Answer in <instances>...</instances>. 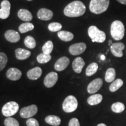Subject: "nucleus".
<instances>
[{"mask_svg":"<svg viewBox=\"0 0 126 126\" xmlns=\"http://www.w3.org/2000/svg\"><path fill=\"white\" fill-rule=\"evenodd\" d=\"M85 11L86 7L83 2L79 1H75L66 6L64 9V14L68 17L74 18L83 15Z\"/></svg>","mask_w":126,"mask_h":126,"instance_id":"nucleus-1","label":"nucleus"},{"mask_svg":"<svg viewBox=\"0 0 126 126\" xmlns=\"http://www.w3.org/2000/svg\"><path fill=\"white\" fill-rule=\"evenodd\" d=\"M109 4V0H91L89 10L94 14H102L108 9Z\"/></svg>","mask_w":126,"mask_h":126,"instance_id":"nucleus-2","label":"nucleus"},{"mask_svg":"<svg viewBox=\"0 0 126 126\" xmlns=\"http://www.w3.org/2000/svg\"><path fill=\"white\" fill-rule=\"evenodd\" d=\"M125 28L122 22L115 20L111 23L110 27V34L115 40H120L124 37Z\"/></svg>","mask_w":126,"mask_h":126,"instance_id":"nucleus-3","label":"nucleus"},{"mask_svg":"<svg viewBox=\"0 0 126 126\" xmlns=\"http://www.w3.org/2000/svg\"><path fill=\"white\" fill-rule=\"evenodd\" d=\"M88 35L92 39V42L103 43L106 40V34L103 31H100L96 26H91L88 29Z\"/></svg>","mask_w":126,"mask_h":126,"instance_id":"nucleus-4","label":"nucleus"},{"mask_svg":"<svg viewBox=\"0 0 126 126\" xmlns=\"http://www.w3.org/2000/svg\"><path fill=\"white\" fill-rule=\"evenodd\" d=\"M78 100L73 95L67 96L63 103V109L66 113H71L74 111L78 108Z\"/></svg>","mask_w":126,"mask_h":126,"instance_id":"nucleus-5","label":"nucleus"},{"mask_svg":"<svg viewBox=\"0 0 126 126\" xmlns=\"http://www.w3.org/2000/svg\"><path fill=\"white\" fill-rule=\"evenodd\" d=\"M19 105L16 102L12 101L5 104L2 108V114L5 117H11L15 114L19 110Z\"/></svg>","mask_w":126,"mask_h":126,"instance_id":"nucleus-6","label":"nucleus"},{"mask_svg":"<svg viewBox=\"0 0 126 126\" xmlns=\"http://www.w3.org/2000/svg\"><path fill=\"white\" fill-rule=\"evenodd\" d=\"M37 107L35 105L23 108L20 111V116L24 119H29L34 116L37 112Z\"/></svg>","mask_w":126,"mask_h":126,"instance_id":"nucleus-7","label":"nucleus"},{"mask_svg":"<svg viewBox=\"0 0 126 126\" xmlns=\"http://www.w3.org/2000/svg\"><path fill=\"white\" fill-rule=\"evenodd\" d=\"M86 45L84 43H78L71 46L69 48V52L73 56H78L85 51Z\"/></svg>","mask_w":126,"mask_h":126,"instance_id":"nucleus-8","label":"nucleus"},{"mask_svg":"<svg viewBox=\"0 0 126 126\" xmlns=\"http://www.w3.org/2000/svg\"><path fill=\"white\" fill-rule=\"evenodd\" d=\"M103 85V81L101 78H96L93 80L88 85L87 91L89 94H94L97 92Z\"/></svg>","mask_w":126,"mask_h":126,"instance_id":"nucleus-9","label":"nucleus"},{"mask_svg":"<svg viewBox=\"0 0 126 126\" xmlns=\"http://www.w3.org/2000/svg\"><path fill=\"white\" fill-rule=\"evenodd\" d=\"M1 8L0 9V18L5 19L9 17L10 14L11 4L8 0H4L1 4Z\"/></svg>","mask_w":126,"mask_h":126,"instance_id":"nucleus-10","label":"nucleus"},{"mask_svg":"<svg viewBox=\"0 0 126 126\" xmlns=\"http://www.w3.org/2000/svg\"><path fill=\"white\" fill-rule=\"evenodd\" d=\"M125 46L123 43H113L110 46V50L113 55L116 57H122L123 56V50H124Z\"/></svg>","mask_w":126,"mask_h":126,"instance_id":"nucleus-11","label":"nucleus"},{"mask_svg":"<svg viewBox=\"0 0 126 126\" xmlns=\"http://www.w3.org/2000/svg\"><path fill=\"white\" fill-rule=\"evenodd\" d=\"M58 80V74L55 72H51L45 77L44 84L47 88H51L56 84Z\"/></svg>","mask_w":126,"mask_h":126,"instance_id":"nucleus-12","label":"nucleus"},{"mask_svg":"<svg viewBox=\"0 0 126 126\" xmlns=\"http://www.w3.org/2000/svg\"><path fill=\"white\" fill-rule=\"evenodd\" d=\"M69 64L70 59L67 57H62L55 63L54 68L57 71H62L68 67Z\"/></svg>","mask_w":126,"mask_h":126,"instance_id":"nucleus-13","label":"nucleus"},{"mask_svg":"<svg viewBox=\"0 0 126 126\" xmlns=\"http://www.w3.org/2000/svg\"><path fill=\"white\" fill-rule=\"evenodd\" d=\"M37 18L42 20H49L53 16V13L50 9L46 8H41L39 9L37 14Z\"/></svg>","mask_w":126,"mask_h":126,"instance_id":"nucleus-14","label":"nucleus"},{"mask_svg":"<svg viewBox=\"0 0 126 126\" xmlns=\"http://www.w3.org/2000/svg\"><path fill=\"white\" fill-rule=\"evenodd\" d=\"M7 77L11 81H18L22 77V72L19 69L11 68L7 72Z\"/></svg>","mask_w":126,"mask_h":126,"instance_id":"nucleus-15","label":"nucleus"},{"mask_svg":"<svg viewBox=\"0 0 126 126\" xmlns=\"http://www.w3.org/2000/svg\"><path fill=\"white\" fill-rule=\"evenodd\" d=\"M5 37L9 42L16 43L20 40V35L18 32L14 30H8L5 33Z\"/></svg>","mask_w":126,"mask_h":126,"instance_id":"nucleus-16","label":"nucleus"},{"mask_svg":"<svg viewBox=\"0 0 126 126\" xmlns=\"http://www.w3.org/2000/svg\"><path fill=\"white\" fill-rule=\"evenodd\" d=\"M85 65V63L84 60H83L82 58L78 57H77L72 62V68L73 70L76 72V73L79 74L81 73L82 68Z\"/></svg>","mask_w":126,"mask_h":126,"instance_id":"nucleus-17","label":"nucleus"},{"mask_svg":"<svg viewBox=\"0 0 126 126\" xmlns=\"http://www.w3.org/2000/svg\"><path fill=\"white\" fill-rule=\"evenodd\" d=\"M42 74V70L40 67H36L29 70L27 72L28 78L31 80H36L40 78Z\"/></svg>","mask_w":126,"mask_h":126,"instance_id":"nucleus-18","label":"nucleus"},{"mask_svg":"<svg viewBox=\"0 0 126 126\" xmlns=\"http://www.w3.org/2000/svg\"><path fill=\"white\" fill-rule=\"evenodd\" d=\"M31 55V51L24 48H19L15 50V56L18 60H24L28 59Z\"/></svg>","mask_w":126,"mask_h":126,"instance_id":"nucleus-19","label":"nucleus"},{"mask_svg":"<svg viewBox=\"0 0 126 126\" xmlns=\"http://www.w3.org/2000/svg\"><path fill=\"white\" fill-rule=\"evenodd\" d=\"M18 16L20 20L25 22H30L33 19V16L31 12L27 9H21L19 11Z\"/></svg>","mask_w":126,"mask_h":126,"instance_id":"nucleus-20","label":"nucleus"},{"mask_svg":"<svg viewBox=\"0 0 126 126\" xmlns=\"http://www.w3.org/2000/svg\"><path fill=\"white\" fill-rule=\"evenodd\" d=\"M103 100V96L100 94H92L88 97L87 102L89 105L94 106V105H98Z\"/></svg>","mask_w":126,"mask_h":126,"instance_id":"nucleus-21","label":"nucleus"},{"mask_svg":"<svg viewBox=\"0 0 126 126\" xmlns=\"http://www.w3.org/2000/svg\"><path fill=\"white\" fill-rule=\"evenodd\" d=\"M57 35L59 38L64 42H70L74 39V34L70 32L60 31L58 32Z\"/></svg>","mask_w":126,"mask_h":126,"instance_id":"nucleus-22","label":"nucleus"},{"mask_svg":"<svg viewBox=\"0 0 126 126\" xmlns=\"http://www.w3.org/2000/svg\"><path fill=\"white\" fill-rule=\"evenodd\" d=\"M45 122L47 124L53 126H58L61 123L60 118L57 116L50 115L45 118Z\"/></svg>","mask_w":126,"mask_h":126,"instance_id":"nucleus-23","label":"nucleus"},{"mask_svg":"<svg viewBox=\"0 0 126 126\" xmlns=\"http://www.w3.org/2000/svg\"><path fill=\"white\" fill-rule=\"evenodd\" d=\"M116 77V71L113 68H109L107 70L105 74V81L107 82H112L114 81Z\"/></svg>","mask_w":126,"mask_h":126,"instance_id":"nucleus-24","label":"nucleus"},{"mask_svg":"<svg viewBox=\"0 0 126 126\" xmlns=\"http://www.w3.org/2000/svg\"><path fill=\"white\" fill-rule=\"evenodd\" d=\"M123 85V81L121 79H117L111 82L109 86V90L110 92H114L117 90H119Z\"/></svg>","mask_w":126,"mask_h":126,"instance_id":"nucleus-25","label":"nucleus"},{"mask_svg":"<svg viewBox=\"0 0 126 126\" xmlns=\"http://www.w3.org/2000/svg\"><path fill=\"white\" fill-rule=\"evenodd\" d=\"M97 69H98V65L97 63H92L86 68L85 71L86 75L88 77L92 76L97 72Z\"/></svg>","mask_w":126,"mask_h":126,"instance_id":"nucleus-26","label":"nucleus"},{"mask_svg":"<svg viewBox=\"0 0 126 126\" xmlns=\"http://www.w3.org/2000/svg\"><path fill=\"white\" fill-rule=\"evenodd\" d=\"M111 110L116 113H122L125 109V106L122 102H115L111 106Z\"/></svg>","mask_w":126,"mask_h":126,"instance_id":"nucleus-27","label":"nucleus"},{"mask_svg":"<svg viewBox=\"0 0 126 126\" xmlns=\"http://www.w3.org/2000/svg\"><path fill=\"white\" fill-rule=\"evenodd\" d=\"M34 29V25L32 23L27 22L21 24L19 27V31L21 33L28 32L29 31H32Z\"/></svg>","mask_w":126,"mask_h":126,"instance_id":"nucleus-28","label":"nucleus"},{"mask_svg":"<svg viewBox=\"0 0 126 126\" xmlns=\"http://www.w3.org/2000/svg\"><path fill=\"white\" fill-rule=\"evenodd\" d=\"M24 43L25 45L29 48H34L36 46L35 39L31 36H28L25 37Z\"/></svg>","mask_w":126,"mask_h":126,"instance_id":"nucleus-29","label":"nucleus"},{"mask_svg":"<svg viewBox=\"0 0 126 126\" xmlns=\"http://www.w3.org/2000/svg\"><path fill=\"white\" fill-rule=\"evenodd\" d=\"M51 59L50 54H46L45 53H40L37 57V61L40 64H45L48 63Z\"/></svg>","mask_w":126,"mask_h":126,"instance_id":"nucleus-30","label":"nucleus"},{"mask_svg":"<svg viewBox=\"0 0 126 126\" xmlns=\"http://www.w3.org/2000/svg\"><path fill=\"white\" fill-rule=\"evenodd\" d=\"M53 49V43L51 41H47L42 47L43 53L46 54H50Z\"/></svg>","mask_w":126,"mask_h":126,"instance_id":"nucleus-31","label":"nucleus"},{"mask_svg":"<svg viewBox=\"0 0 126 126\" xmlns=\"http://www.w3.org/2000/svg\"><path fill=\"white\" fill-rule=\"evenodd\" d=\"M8 62L7 55L2 52H0V71L5 67Z\"/></svg>","mask_w":126,"mask_h":126,"instance_id":"nucleus-32","label":"nucleus"},{"mask_svg":"<svg viewBox=\"0 0 126 126\" xmlns=\"http://www.w3.org/2000/svg\"><path fill=\"white\" fill-rule=\"evenodd\" d=\"M61 28H62V25L58 22H52L50 23L48 26V30L53 32L60 31Z\"/></svg>","mask_w":126,"mask_h":126,"instance_id":"nucleus-33","label":"nucleus"},{"mask_svg":"<svg viewBox=\"0 0 126 126\" xmlns=\"http://www.w3.org/2000/svg\"><path fill=\"white\" fill-rule=\"evenodd\" d=\"M4 125L5 126H19V124L15 119L8 117L5 120Z\"/></svg>","mask_w":126,"mask_h":126,"instance_id":"nucleus-34","label":"nucleus"},{"mask_svg":"<svg viewBox=\"0 0 126 126\" xmlns=\"http://www.w3.org/2000/svg\"><path fill=\"white\" fill-rule=\"evenodd\" d=\"M26 123L28 126H39V122L34 118H29L27 120Z\"/></svg>","mask_w":126,"mask_h":126,"instance_id":"nucleus-35","label":"nucleus"},{"mask_svg":"<svg viewBox=\"0 0 126 126\" xmlns=\"http://www.w3.org/2000/svg\"><path fill=\"white\" fill-rule=\"evenodd\" d=\"M68 126H80L79 120L77 118H72L69 122Z\"/></svg>","mask_w":126,"mask_h":126,"instance_id":"nucleus-36","label":"nucleus"},{"mask_svg":"<svg viewBox=\"0 0 126 126\" xmlns=\"http://www.w3.org/2000/svg\"><path fill=\"white\" fill-rule=\"evenodd\" d=\"M118 2L121 3V4L126 5V0H117Z\"/></svg>","mask_w":126,"mask_h":126,"instance_id":"nucleus-37","label":"nucleus"},{"mask_svg":"<svg viewBox=\"0 0 126 126\" xmlns=\"http://www.w3.org/2000/svg\"><path fill=\"white\" fill-rule=\"evenodd\" d=\"M100 59H101L102 60H105L106 57H105V56H104V55H102V56H100Z\"/></svg>","mask_w":126,"mask_h":126,"instance_id":"nucleus-38","label":"nucleus"},{"mask_svg":"<svg viewBox=\"0 0 126 126\" xmlns=\"http://www.w3.org/2000/svg\"><path fill=\"white\" fill-rule=\"evenodd\" d=\"M97 126H107L104 123H100V124H99Z\"/></svg>","mask_w":126,"mask_h":126,"instance_id":"nucleus-39","label":"nucleus"},{"mask_svg":"<svg viewBox=\"0 0 126 126\" xmlns=\"http://www.w3.org/2000/svg\"><path fill=\"white\" fill-rule=\"evenodd\" d=\"M112 41H111V40H109V45H110V46H111V45H112Z\"/></svg>","mask_w":126,"mask_h":126,"instance_id":"nucleus-40","label":"nucleus"},{"mask_svg":"<svg viewBox=\"0 0 126 126\" xmlns=\"http://www.w3.org/2000/svg\"><path fill=\"white\" fill-rule=\"evenodd\" d=\"M28 1H32V0H28Z\"/></svg>","mask_w":126,"mask_h":126,"instance_id":"nucleus-41","label":"nucleus"}]
</instances>
